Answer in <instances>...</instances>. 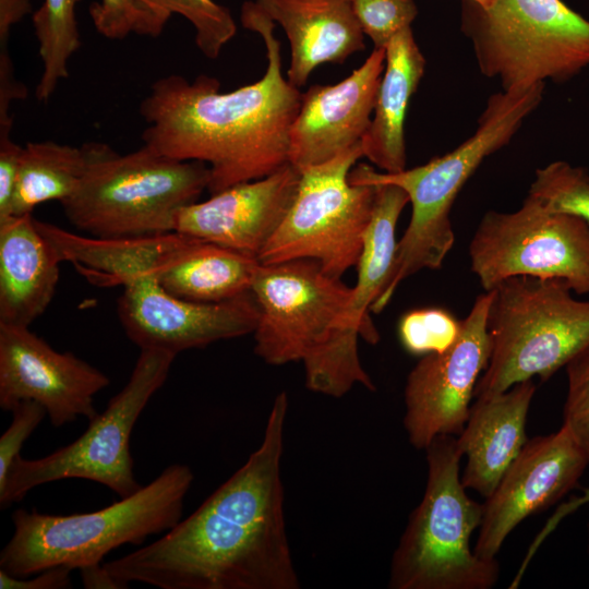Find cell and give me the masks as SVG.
<instances>
[{"label": "cell", "instance_id": "2", "mask_svg": "<svg viewBox=\"0 0 589 589\" xmlns=\"http://www.w3.org/2000/svg\"><path fill=\"white\" fill-rule=\"evenodd\" d=\"M241 24L257 33L266 48L264 75L221 93L216 77L179 74L151 85L140 105L147 127L143 145L158 154L209 167L208 192L264 178L289 164V133L302 93L284 77L275 23L253 0L241 7Z\"/></svg>", "mask_w": 589, "mask_h": 589}, {"label": "cell", "instance_id": "36", "mask_svg": "<svg viewBox=\"0 0 589 589\" xmlns=\"http://www.w3.org/2000/svg\"><path fill=\"white\" fill-rule=\"evenodd\" d=\"M31 11V0H0V53L9 52L8 41L12 26Z\"/></svg>", "mask_w": 589, "mask_h": 589}, {"label": "cell", "instance_id": "24", "mask_svg": "<svg viewBox=\"0 0 589 589\" xmlns=\"http://www.w3.org/2000/svg\"><path fill=\"white\" fill-rule=\"evenodd\" d=\"M259 264L254 256L187 236L156 277L166 291L178 298L220 302L250 292Z\"/></svg>", "mask_w": 589, "mask_h": 589}, {"label": "cell", "instance_id": "35", "mask_svg": "<svg viewBox=\"0 0 589 589\" xmlns=\"http://www.w3.org/2000/svg\"><path fill=\"white\" fill-rule=\"evenodd\" d=\"M72 569L67 566L50 567L27 577H14L0 570L1 589H67L72 587Z\"/></svg>", "mask_w": 589, "mask_h": 589}, {"label": "cell", "instance_id": "33", "mask_svg": "<svg viewBox=\"0 0 589 589\" xmlns=\"http://www.w3.org/2000/svg\"><path fill=\"white\" fill-rule=\"evenodd\" d=\"M11 412L12 421L0 436V486L14 459L21 455L23 444L47 416L46 409L32 400L21 401Z\"/></svg>", "mask_w": 589, "mask_h": 589}, {"label": "cell", "instance_id": "20", "mask_svg": "<svg viewBox=\"0 0 589 589\" xmlns=\"http://www.w3.org/2000/svg\"><path fill=\"white\" fill-rule=\"evenodd\" d=\"M289 41L287 80L303 86L323 63H344L365 48L352 0H253Z\"/></svg>", "mask_w": 589, "mask_h": 589}, {"label": "cell", "instance_id": "30", "mask_svg": "<svg viewBox=\"0 0 589 589\" xmlns=\"http://www.w3.org/2000/svg\"><path fill=\"white\" fill-rule=\"evenodd\" d=\"M460 328L449 312L438 308L416 309L405 313L398 324L399 340L412 354L441 352L456 339Z\"/></svg>", "mask_w": 589, "mask_h": 589}, {"label": "cell", "instance_id": "17", "mask_svg": "<svg viewBox=\"0 0 589 589\" xmlns=\"http://www.w3.org/2000/svg\"><path fill=\"white\" fill-rule=\"evenodd\" d=\"M386 49H373L349 76L302 93L289 133V164L297 169L326 163L361 143L374 111Z\"/></svg>", "mask_w": 589, "mask_h": 589}, {"label": "cell", "instance_id": "7", "mask_svg": "<svg viewBox=\"0 0 589 589\" xmlns=\"http://www.w3.org/2000/svg\"><path fill=\"white\" fill-rule=\"evenodd\" d=\"M461 32L482 74L503 91L563 83L589 67V20L562 0H462Z\"/></svg>", "mask_w": 589, "mask_h": 589}, {"label": "cell", "instance_id": "12", "mask_svg": "<svg viewBox=\"0 0 589 589\" xmlns=\"http://www.w3.org/2000/svg\"><path fill=\"white\" fill-rule=\"evenodd\" d=\"M491 297V291L478 296L454 342L424 354L407 376L404 426L418 449H425L438 435H459L467 422L470 400L491 354L486 327Z\"/></svg>", "mask_w": 589, "mask_h": 589}, {"label": "cell", "instance_id": "29", "mask_svg": "<svg viewBox=\"0 0 589 589\" xmlns=\"http://www.w3.org/2000/svg\"><path fill=\"white\" fill-rule=\"evenodd\" d=\"M168 14H179L194 28L197 48L208 59H216L237 33L231 12L214 0H147Z\"/></svg>", "mask_w": 589, "mask_h": 589}, {"label": "cell", "instance_id": "5", "mask_svg": "<svg viewBox=\"0 0 589 589\" xmlns=\"http://www.w3.org/2000/svg\"><path fill=\"white\" fill-rule=\"evenodd\" d=\"M209 167L146 145L125 155L103 143L77 190L61 202L68 220L98 238H139L173 231L177 212L207 190Z\"/></svg>", "mask_w": 589, "mask_h": 589}, {"label": "cell", "instance_id": "8", "mask_svg": "<svg viewBox=\"0 0 589 589\" xmlns=\"http://www.w3.org/2000/svg\"><path fill=\"white\" fill-rule=\"evenodd\" d=\"M176 354L163 349H141L124 387L101 413L89 420L74 442L37 458L16 457L0 486L2 509L22 501L45 483L83 479L105 485L120 498L141 489L133 471L130 437L153 395L168 377Z\"/></svg>", "mask_w": 589, "mask_h": 589}, {"label": "cell", "instance_id": "21", "mask_svg": "<svg viewBox=\"0 0 589 589\" xmlns=\"http://www.w3.org/2000/svg\"><path fill=\"white\" fill-rule=\"evenodd\" d=\"M59 264L32 214L0 223V324L29 327L46 311Z\"/></svg>", "mask_w": 589, "mask_h": 589}, {"label": "cell", "instance_id": "15", "mask_svg": "<svg viewBox=\"0 0 589 589\" xmlns=\"http://www.w3.org/2000/svg\"><path fill=\"white\" fill-rule=\"evenodd\" d=\"M588 465L565 425L557 432L528 440L483 503L474 554L494 560L512 530L566 495Z\"/></svg>", "mask_w": 589, "mask_h": 589}, {"label": "cell", "instance_id": "3", "mask_svg": "<svg viewBox=\"0 0 589 589\" xmlns=\"http://www.w3.org/2000/svg\"><path fill=\"white\" fill-rule=\"evenodd\" d=\"M194 476L173 464L134 494L96 512L53 515L19 508L13 533L0 552V570L27 577L56 566L73 569L100 564L124 544H141L164 533L182 517Z\"/></svg>", "mask_w": 589, "mask_h": 589}, {"label": "cell", "instance_id": "28", "mask_svg": "<svg viewBox=\"0 0 589 589\" xmlns=\"http://www.w3.org/2000/svg\"><path fill=\"white\" fill-rule=\"evenodd\" d=\"M88 12L96 31L111 40L130 34L157 37L171 16L147 0H99Z\"/></svg>", "mask_w": 589, "mask_h": 589}, {"label": "cell", "instance_id": "18", "mask_svg": "<svg viewBox=\"0 0 589 589\" xmlns=\"http://www.w3.org/2000/svg\"><path fill=\"white\" fill-rule=\"evenodd\" d=\"M407 203L409 197L401 188L376 185L374 209L357 264V283L337 332L324 352L325 363L337 373L352 375L362 370L359 336L370 344L380 339L369 312L389 275L397 245L396 225Z\"/></svg>", "mask_w": 589, "mask_h": 589}, {"label": "cell", "instance_id": "25", "mask_svg": "<svg viewBox=\"0 0 589 589\" xmlns=\"http://www.w3.org/2000/svg\"><path fill=\"white\" fill-rule=\"evenodd\" d=\"M101 144L89 142L76 147L44 141L23 146L12 216L32 214L44 202L61 203L70 197L80 187Z\"/></svg>", "mask_w": 589, "mask_h": 589}, {"label": "cell", "instance_id": "39", "mask_svg": "<svg viewBox=\"0 0 589 589\" xmlns=\"http://www.w3.org/2000/svg\"><path fill=\"white\" fill-rule=\"evenodd\" d=\"M588 552H589V524H588Z\"/></svg>", "mask_w": 589, "mask_h": 589}, {"label": "cell", "instance_id": "23", "mask_svg": "<svg viewBox=\"0 0 589 589\" xmlns=\"http://www.w3.org/2000/svg\"><path fill=\"white\" fill-rule=\"evenodd\" d=\"M35 224L60 262H71L91 281L108 286L156 274L187 238L176 231L139 238H98L72 233L37 219Z\"/></svg>", "mask_w": 589, "mask_h": 589}, {"label": "cell", "instance_id": "14", "mask_svg": "<svg viewBox=\"0 0 589 589\" xmlns=\"http://www.w3.org/2000/svg\"><path fill=\"white\" fill-rule=\"evenodd\" d=\"M109 377L71 352H59L27 326L0 324V408L41 405L55 428L98 412L95 396Z\"/></svg>", "mask_w": 589, "mask_h": 589}, {"label": "cell", "instance_id": "6", "mask_svg": "<svg viewBox=\"0 0 589 589\" xmlns=\"http://www.w3.org/2000/svg\"><path fill=\"white\" fill-rule=\"evenodd\" d=\"M491 291V354L473 393L486 397L539 376L549 380L589 344V301L562 279L509 277Z\"/></svg>", "mask_w": 589, "mask_h": 589}, {"label": "cell", "instance_id": "38", "mask_svg": "<svg viewBox=\"0 0 589 589\" xmlns=\"http://www.w3.org/2000/svg\"><path fill=\"white\" fill-rule=\"evenodd\" d=\"M470 1L477 3L478 5L484 9L492 7L495 2V0H470Z\"/></svg>", "mask_w": 589, "mask_h": 589}, {"label": "cell", "instance_id": "34", "mask_svg": "<svg viewBox=\"0 0 589 589\" xmlns=\"http://www.w3.org/2000/svg\"><path fill=\"white\" fill-rule=\"evenodd\" d=\"M13 119L0 121V223L12 216L23 146L11 140Z\"/></svg>", "mask_w": 589, "mask_h": 589}, {"label": "cell", "instance_id": "4", "mask_svg": "<svg viewBox=\"0 0 589 589\" xmlns=\"http://www.w3.org/2000/svg\"><path fill=\"white\" fill-rule=\"evenodd\" d=\"M426 485L392 556V589H490L500 564L477 556L470 537L480 527L483 504L461 482L457 438L438 435L424 449Z\"/></svg>", "mask_w": 589, "mask_h": 589}, {"label": "cell", "instance_id": "19", "mask_svg": "<svg viewBox=\"0 0 589 589\" xmlns=\"http://www.w3.org/2000/svg\"><path fill=\"white\" fill-rule=\"evenodd\" d=\"M536 385L527 380L496 395L476 398L457 437L467 457L461 482L489 497L526 442V421Z\"/></svg>", "mask_w": 589, "mask_h": 589}, {"label": "cell", "instance_id": "11", "mask_svg": "<svg viewBox=\"0 0 589 589\" xmlns=\"http://www.w3.org/2000/svg\"><path fill=\"white\" fill-rule=\"evenodd\" d=\"M251 292L260 317L254 352L265 363L283 365L316 358L330 342L352 287L326 274L312 260L260 263Z\"/></svg>", "mask_w": 589, "mask_h": 589}, {"label": "cell", "instance_id": "16", "mask_svg": "<svg viewBox=\"0 0 589 589\" xmlns=\"http://www.w3.org/2000/svg\"><path fill=\"white\" fill-rule=\"evenodd\" d=\"M300 170L287 164L277 171L211 194L180 208L173 231L259 257L296 196Z\"/></svg>", "mask_w": 589, "mask_h": 589}, {"label": "cell", "instance_id": "22", "mask_svg": "<svg viewBox=\"0 0 589 589\" xmlns=\"http://www.w3.org/2000/svg\"><path fill=\"white\" fill-rule=\"evenodd\" d=\"M385 68L373 118L361 140L363 157L383 172L406 169L405 118L411 96L424 74L425 59L411 26L398 32L386 46Z\"/></svg>", "mask_w": 589, "mask_h": 589}, {"label": "cell", "instance_id": "26", "mask_svg": "<svg viewBox=\"0 0 589 589\" xmlns=\"http://www.w3.org/2000/svg\"><path fill=\"white\" fill-rule=\"evenodd\" d=\"M81 0H44L33 14V25L43 62L36 86L38 101H48L61 80L69 76V60L81 40L75 8Z\"/></svg>", "mask_w": 589, "mask_h": 589}, {"label": "cell", "instance_id": "32", "mask_svg": "<svg viewBox=\"0 0 589 589\" xmlns=\"http://www.w3.org/2000/svg\"><path fill=\"white\" fill-rule=\"evenodd\" d=\"M567 395L564 404V422L589 461V344L565 365Z\"/></svg>", "mask_w": 589, "mask_h": 589}, {"label": "cell", "instance_id": "27", "mask_svg": "<svg viewBox=\"0 0 589 589\" xmlns=\"http://www.w3.org/2000/svg\"><path fill=\"white\" fill-rule=\"evenodd\" d=\"M529 194L551 212L578 217L589 225V173L557 160L536 171Z\"/></svg>", "mask_w": 589, "mask_h": 589}, {"label": "cell", "instance_id": "10", "mask_svg": "<svg viewBox=\"0 0 589 589\" xmlns=\"http://www.w3.org/2000/svg\"><path fill=\"white\" fill-rule=\"evenodd\" d=\"M471 272L485 291L520 275L564 280L589 293V225L549 211L528 194L512 213L488 212L469 244Z\"/></svg>", "mask_w": 589, "mask_h": 589}, {"label": "cell", "instance_id": "37", "mask_svg": "<svg viewBox=\"0 0 589 589\" xmlns=\"http://www.w3.org/2000/svg\"><path fill=\"white\" fill-rule=\"evenodd\" d=\"M83 586L87 589L109 588L120 589L118 582L107 572L104 564H97L80 569Z\"/></svg>", "mask_w": 589, "mask_h": 589}, {"label": "cell", "instance_id": "31", "mask_svg": "<svg viewBox=\"0 0 589 589\" xmlns=\"http://www.w3.org/2000/svg\"><path fill=\"white\" fill-rule=\"evenodd\" d=\"M352 4L361 29L372 40L374 49L386 48L418 15L414 0H352Z\"/></svg>", "mask_w": 589, "mask_h": 589}, {"label": "cell", "instance_id": "1", "mask_svg": "<svg viewBox=\"0 0 589 589\" xmlns=\"http://www.w3.org/2000/svg\"><path fill=\"white\" fill-rule=\"evenodd\" d=\"M288 395L280 392L247 461L159 539L104 563L120 588L298 589L281 480Z\"/></svg>", "mask_w": 589, "mask_h": 589}, {"label": "cell", "instance_id": "13", "mask_svg": "<svg viewBox=\"0 0 589 589\" xmlns=\"http://www.w3.org/2000/svg\"><path fill=\"white\" fill-rule=\"evenodd\" d=\"M118 316L129 339L140 349L175 353L254 333L260 309L247 292L220 302H196L166 291L156 274L124 283Z\"/></svg>", "mask_w": 589, "mask_h": 589}, {"label": "cell", "instance_id": "9", "mask_svg": "<svg viewBox=\"0 0 589 589\" xmlns=\"http://www.w3.org/2000/svg\"><path fill=\"white\" fill-rule=\"evenodd\" d=\"M361 157L359 143L326 163L300 169L293 202L259 254L260 263L312 260L335 278L357 266L376 195V185L349 181Z\"/></svg>", "mask_w": 589, "mask_h": 589}]
</instances>
